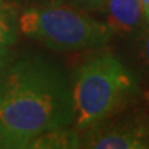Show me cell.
<instances>
[{
    "mask_svg": "<svg viewBox=\"0 0 149 149\" xmlns=\"http://www.w3.org/2000/svg\"><path fill=\"white\" fill-rule=\"evenodd\" d=\"M0 148H15L14 141L11 139V137L7 134L4 128L0 124Z\"/></svg>",
    "mask_w": 149,
    "mask_h": 149,
    "instance_id": "11",
    "label": "cell"
},
{
    "mask_svg": "<svg viewBox=\"0 0 149 149\" xmlns=\"http://www.w3.org/2000/svg\"><path fill=\"white\" fill-rule=\"evenodd\" d=\"M18 29L57 51L105 46L112 37L107 24L72 6L53 4L28 8L18 17Z\"/></svg>",
    "mask_w": 149,
    "mask_h": 149,
    "instance_id": "3",
    "label": "cell"
},
{
    "mask_svg": "<svg viewBox=\"0 0 149 149\" xmlns=\"http://www.w3.org/2000/svg\"><path fill=\"white\" fill-rule=\"evenodd\" d=\"M139 3H141V6H142L144 14H148L149 13V0H139Z\"/></svg>",
    "mask_w": 149,
    "mask_h": 149,
    "instance_id": "12",
    "label": "cell"
},
{
    "mask_svg": "<svg viewBox=\"0 0 149 149\" xmlns=\"http://www.w3.org/2000/svg\"><path fill=\"white\" fill-rule=\"evenodd\" d=\"M87 148L95 149H144L149 148V124L130 122L126 124L91 131L87 137Z\"/></svg>",
    "mask_w": 149,
    "mask_h": 149,
    "instance_id": "4",
    "label": "cell"
},
{
    "mask_svg": "<svg viewBox=\"0 0 149 149\" xmlns=\"http://www.w3.org/2000/svg\"><path fill=\"white\" fill-rule=\"evenodd\" d=\"M80 7L83 8H91V10H95V8H101L105 6L107 0H74Z\"/></svg>",
    "mask_w": 149,
    "mask_h": 149,
    "instance_id": "10",
    "label": "cell"
},
{
    "mask_svg": "<svg viewBox=\"0 0 149 149\" xmlns=\"http://www.w3.org/2000/svg\"><path fill=\"white\" fill-rule=\"evenodd\" d=\"M145 17H146V19H148V22H149V13L148 14H145Z\"/></svg>",
    "mask_w": 149,
    "mask_h": 149,
    "instance_id": "13",
    "label": "cell"
},
{
    "mask_svg": "<svg viewBox=\"0 0 149 149\" xmlns=\"http://www.w3.org/2000/svg\"><path fill=\"white\" fill-rule=\"evenodd\" d=\"M138 57L141 62L149 69V29H146L138 42Z\"/></svg>",
    "mask_w": 149,
    "mask_h": 149,
    "instance_id": "8",
    "label": "cell"
},
{
    "mask_svg": "<svg viewBox=\"0 0 149 149\" xmlns=\"http://www.w3.org/2000/svg\"><path fill=\"white\" fill-rule=\"evenodd\" d=\"M72 123V84L64 70L40 57L13 59L0 80V124L15 148Z\"/></svg>",
    "mask_w": 149,
    "mask_h": 149,
    "instance_id": "1",
    "label": "cell"
},
{
    "mask_svg": "<svg viewBox=\"0 0 149 149\" xmlns=\"http://www.w3.org/2000/svg\"><path fill=\"white\" fill-rule=\"evenodd\" d=\"M13 62V53L8 47H0V80Z\"/></svg>",
    "mask_w": 149,
    "mask_h": 149,
    "instance_id": "9",
    "label": "cell"
},
{
    "mask_svg": "<svg viewBox=\"0 0 149 149\" xmlns=\"http://www.w3.org/2000/svg\"><path fill=\"white\" fill-rule=\"evenodd\" d=\"M18 17L0 0V47H10L18 40Z\"/></svg>",
    "mask_w": 149,
    "mask_h": 149,
    "instance_id": "7",
    "label": "cell"
},
{
    "mask_svg": "<svg viewBox=\"0 0 149 149\" xmlns=\"http://www.w3.org/2000/svg\"><path fill=\"white\" fill-rule=\"evenodd\" d=\"M81 146L79 135L65 128L51 130L47 133H43L37 135L33 139L29 148H39V149H54V148H79Z\"/></svg>",
    "mask_w": 149,
    "mask_h": 149,
    "instance_id": "6",
    "label": "cell"
},
{
    "mask_svg": "<svg viewBox=\"0 0 149 149\" xmlns=\"http://www.w3.org/2000/svg\"><path fill=\"white\" fill-rule=\"evenodd\" d=\"M105 6L112 32L130 33L142 24L145 14L139 0H107Z\"/></svg>",
    "mask_w": 149,
    "mask_h": 149,
    "instance_id": "5",
    "label": "cell"
},
{
    "mask_svg": "<svg viewBox=\"0 0 149 149\" xmlns=\"http://www.w3.org/2000/svg\"><path fill=\"white\" fill-rule=\"evenodd\" d=\"M137 91L133 73L111 54L80 66L72 86L74 123L79 128L95 126L112 116Z\"/></svg>",
    "mask_w": 149,
    "mask_h": 149,
    "instance_id": "2",
    "label": "cell"
}]
</instances>
